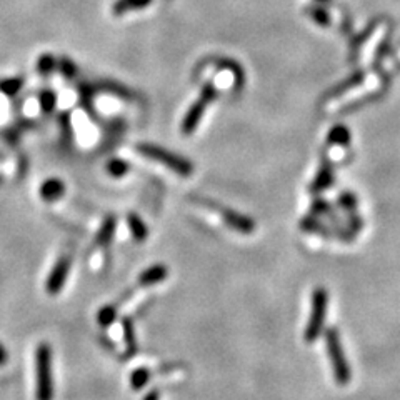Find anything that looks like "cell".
Masks as SVG:
<instances>
[{"mask_svg": "<svg viewBox=\"0 0 400 400\" xmlns=\"http://www.w3.org/2000/svg\"><path fill=\"white\" fill-rule=\"evenodd\" d=\"M300 227H302V231H307V232H312V233H320V235H324V237L331 235L327 228H325L324 225L319 222V220L314 219V217H306V219H302V222H300Z\"/></svg>", "mask_w": 400, "mask_h": 400, "instance_id": "cell-18", "label": "cell"}, {"mask_svg": "<svg viewBox=\"0 0 400 400\" xmlns=\"http://www.w3.org/2000/svg\"><path fill=\"white\" fill-rule=\"evenodd\" d=\"M327 144L328 145H335V147H349L350 144V132L349 128L345 127V125H335V127L332 128L331 133H328V139H327Z\"/></svg>", "mask_w": 400, "mask_h": 400, "instance_id": "cell-12", "label": "cell"}, {"mask_svg": "<svg viewBox=\"0 0 400 400\" xmlns=\"http://www.w3.org/2000/svg\"><path fill=\"white\" fill-rule=\"evenodd\" d=\"M167 275H169V269L164 264H157V265H152L150 269L144 270L139 275V283L140 287H152V285H157V283L164 282L167 278Z\"/></svg>", "mask_w": 400, "mask_h": 400, "instance_id": "cell-8", "label": "cell"}, {"mask_svg": "<svg viewBox=\"0 0 400 400\" xmlns=\"http://www.w3.org/2000/svg\"><path fill=\"white\" fill-rule=\"evenodd\" d=\"M303 12H306V14L310 17V19L314 20L315 24L322 25V27H328V25L332 24L331 15H328V12L325 10L324 7H320V6H307L306 8H303Z\"/></svg>", "mask_w": 400, "mask_h": 400, "instance_id": "cell-15", "label": "cell"}, {"mask_svg": "<svg viewBox=\"0 0 400 400\" xmlns=\"http://www.w3.org/2000/svg\"><path fill=\"white\" fill-rule=\"evenodd\" d=\"M58 62L56 60V57L50 56V53H45L42 56L39 60H37V72L42 75H49L53 69H57Z\"/></svg>", "mask_w": 400, "mask_h": 400, "instance_id": "cell-20", "label": "cell"}, {"mask_svg": "<svg viewBox=\"0 0 400 400\" xmlns=\"http://www.w3.org/2000/svg\"><path fill=\"white\" fill-rule=\"evenodd\" d=\"M150 3H152V0H117L112 7V12L119 17L127 14L128 10H140V8L149 7Z\"/></svg>", "mask_w": 400, "mask_h": 400, "instance_id": "cell-13", "label": "cell"}, {"mask_svg": "<svg viewBox=\"0 0 400 400\" xmlns=\"http://www.w3.org/2000/svg\"><path fill=\"white\" fill-rule=\"evenodd\" d=\"M125 339H127V344H128V353H135V337H133V328L131 322H128V319L125 320Z\"/></svg>", "mask_w": 400, "mask_h": 400, "instance_id": "cell-27", "label": "cell"}, {"mask_svg": "<svg viewBox=\"0 0 400 400\" xmlns=\"http://www.w3.org/2000/svg\"><path fill=\"white\" fill-rule=\"evenodd\" d=\"M325 347H327L328 362H331L333 378L339 385H349L352 381V369L344 352L339 328L332 327L325 332Z\"/></svg>", "mask_w": 400, "mask_h": 400, "instance_id": "cell-1", "label": "cell"}, {"mask_svg": "<svg viewBox=\"0 0 400 400\" xmlns=\"http://www.w3.org/2000/svg\"><path fill=\"white\" fill-rule=\"evenodd\" d=\"M199 97H202L203 100H207L208 103H212V102H215L217 97H219V92H217L214 83L207 82L202 85V90H200Z\"/></svg>", "mask_w": 400, "mask_h": 400, "instance_id": "cell-25", "label": "cell"}, {"mask_svg": "<svg viewBox=\"0 0 400 400\" xmlns=\"http://www.w3.org/2000/svg\"><path fill=\"white\" fill-rule=\"evenodd\" d=\"M22 78H8V81L0 82V90L8 95V97H12V95H15L17 92L22 89Z\"/></svg>", "mask_w": 400, "mask_h": 400, "instance_id": "cell-21", "label": "cell"}, {"mask_svg": "<svg viewBox=\"0 0 400 400\" xmlns=\"http://www.w3.org/2000/svg\"><path fill=\"white\" fill-rule=\"evenodd\" d=\"M202 203L203 206H207L208 208H212V210H217L222 217V220L225 224L228 225V227L232 228V231L239 232V233H244V235H249V233H253L256 232V222H253L252 219L247 215L240 214V212L233 210V208H228V207H222L219 206V203L215 202H208L207 199H202Z\"/></svg>", "mask_w": 400, "mask_h": 400, "instance_id": "cell-5", "label": "cell"}, {"mask_svg": "<svg viewBox=\"0 0 400 400\" xmlns=\"http://www.w3.org/2000/svg\"><path fill=\"white\" fill-rule=\"evenodd\" d=\"M39 102H40L42 110L52 112L53 108H56V103H57V94L50 89H44L39 95Z\"/></svg>", "mask_w": 400, "mask_h": 400, "instance_id": "cell-19", "label": "cell"}, {"mask_svg": "<svg viewBox=\"0 0 400 400\" xmlns=\"http://www.w3.org/2000/svg\"><path fill=\"white\" fill-rule=\"evenodd\" d=\"M332 182H333L332 169H331V165H328L327 162H325V164L322 165V169H320L319 175H317V178L314 181V183H312L310 192H314V194H317V192H322L325 189H328Z\"/></svg>", "mask_w": 400, "mask_h": 400, "instance_id": "cell-14", "label": "cell"}, {"mask_svg": "<svg viewBox=\"0 0 400 400\" xmlns=\"http://www.w3.org/2000/svg\"><path fill=\"white\" fill-rule=\"evenodd\" d=\"M328 210H331V207L322 199H317L312 203V214H328Z\"/></svg>", "mask_w": 400, "mask_h": 400, "instance_id": "cell-28", "label": "cell"}, {"mask_svg": "<svg viewBox=\"0 0 400 400\" xmlns=\"http://www.w3.org/2000/svg\"><path fill=\"white\" fill-rule=\"evenodd\" d=\"M319 3H325V6H332L333 0H317Z\"/></svg>", "mask_w": 400, "mask_h": 400, "instance_id": "cell-30", "label": "cell"}, {"mask_svg": "<svg viewBox=\"0 0 400 400\" xmlns=\"http://www.w3.org/2000/svg\"><path fill=\"white\" fill-rule=\"evenodd\" d=\"M364 78H365L364 72L353 74L352 77L347 78V81L342 83V85H339L335 90L332 92V97H340V95H345V94H347V90L352 89V87H356V85H358V83L364 82Z\"/></svg>", "mask_w": 400, "mask_h": 400, "instance_id": "cell-17", "label": "cell"}, {"mask_svg": "<svg viewBox=\"0 0 400 400\" xmlns=\"http://www.w3.org/2000/svg\"><path fill=\"white\" fill-rule=\"evenodd\" d=\"M40 197L45 200V202H57L58 199L64 197L65 194V183L60 181V178H47L44 183L40 185L39 190Z\"/></svg>", "mask_w": 400, "mask_h": 400, "instance_id": "cell-9", "label": "cell"}, {"mask_svg": "<svg viewBox=\"0 0 400 400\" xmlns=\"http://www.w3.org/2000/svg\"><path fill=\"white\" fill-rule=\"evenodd\" d=\"M52 350L49 344H39L35 350V400H53Z\"/></svg>", "mask_w": 400, "mask_h": 400, "instance_id": "cell-2", "label": "cell"}, {"mask_svg": "<svg viewBox=\"0 0 400 400\" xmlns=\"http://www.w3.org/2000/svg\"><path fill=\"white\" fill-rule=\"evenodd\" d=\"M57 69L60 70L62 75H64V77H67V78H72L74 75L77 74V67H75L74 62L67 57H62L60 60H58Z\"/></svg>", "mask_w": 400, "mask_h": 400, "instance_id": "cell-22", "label": "cell"}, {"mask_svg": "<svg viewBox=\"0 0 400 400\" xmlns=\"http://www.w3.org/2000/svg\"><path fill=\"white\" fill-rule=\"evenodd\" d=\"M6 360V352H3V349L0 347V362H3Z\"/></svg>", "mask_w": 400, "mask_h": 400, "instance_id": "cell-31", "label": "cell"}, {"mask_svg": "<svg viewBox=\"0 0 400 400\" xmlns=\"http://www.w3.org/2000/svg\"><path fill=\"white\" fill-rule=\"evenodd\" d=\"M127 225H128V228H131V233L133 235V239H135L137 242L147 240L149 227L145 225L144 220H142L140 217L135 214V212H131V214L127 215Z\"/></svg>", "mask_w": 400, "mask_h": 400, "instance_id": "cell-11", "label": "cell"}, {"mask_svg": "<svg viewBox=\"0 0 400 400\" xmlns=\"http://www.w3.org/2000/svg\"><path fill=\"white\" fill-rule=\"evenodd\" d=\"M207 106H208L207 100L199 97L189 107V110L185 112V115H183L182 124H181V131H182L183 135H192V133H194L195 128L199 127V124H200V120H202L203 114H206Z\"/></svg>", "mask_w": 400, "mask_h": 400, "instance_id": "cell-7", "label": "cell"}, {"mask_svg": "<svg viewBox=\"0 0 400 400\" xmlns=\"http://www.w3.org/2000/svg\"><path fill=\"white\" fill-rule=\"evenodd\" d=\"M327 307H328V294L324 287H317L312 294V308L308 315V322L303 331V340L307 344H314L319 339L320 333L324 332L325 319H327Z\"/></svg>", "mask_w": 400, "mask_h": 400, "instance_id": "cell-4", "label": "cell"}, {"mask_svg": "<svg viewBox=\"0 0 400 400\" xmlns=\"http://www.w3.org/2000/svg\"><path fill=\"white\" fill-rule=\"evenodd\" d=\"M135 150L140 153V156L165 165L167 169L174 170V172L182 175V177H190L192 172H194V165H192V162L189 160V158L178 156V153H175V152H170V150L160 147V145L139 144L135 147Z\"/></svg>", "mask_w": 400, "mask_h": 400, "instance_id": "cell-3", "label": "cell"}, {"mask_svg": "<svg viewBox=\"0 0 400 400\" xmlns=\"http://www.w3.org/2000/svg\"><path fill=\"white\" fill-rule=\"evenodd\" d=\"M149 378H150V372L147 369L135 370V372H133V375H132V387L135 390H139L145 385V383H147Z\"/></svg>", "mask_w": 400, "mask_h": 400, "instance_id": "cell-24", "label": "cell"}, {"mask_svg": "<svg viewBox=\"0 0 400 400\" xmlns=\"http://www.w3.org/2000/svg\"><path fill=\"white\" fill-rule=\"evenodd\" d=\"M339 203L345 208V210L353 212L357 207V199H356V195L350 194V192H342V194L339 195Z\"/></svg>", "mask_w": 400, "mask_h": 400, "instance_id": "cell-26", "label": "cell"}, {"mask_svg": "<svg viewBox=\"0 0 400 400\" xmlns=\"http://www.w3.org/2000/svg\"><path fill=\"white\" fill-rule=\"evenodd\" d=\"M157 399H158V392L157 390L150 392L147 397H145V400H157Z\"/></svg>", "mask_w": 400, "mask_h": 400, "instance_id": "cell-29", "label": "cell"}, {"mask_svg": "<svg viewBox=\"0 0 400 400\" xmlns=\"http://www.w3.org/2000/svg\"><path fill=\"white\" fill-rule=\"evenodd\" d=\"M115 227H117L115 217L114 215L106 217V220H103L102 225H100L97 237H95V245H97V247H107V245L112 242V239H114Z\"/></svg>", "mask_w": 400, "mask_h": 400, "instance_id": "cell-10", "label": "cell"}, {"mask_svg": "<svg viewBox=\"0 0 400 400\" xmlns=\"http://www.w3.org/2000/svg\"><path fill=\"white\" fill-rule=\"evenodd\" d=\"M115 315H117L115 307H112V306L103 307L102 310L99 312V324L102 325V327H108V325L115 320Z\"/></svg>", "mask_w": 400, "mask_h": 400, "instance_id": "cell-23", "label": "cell"}, {"mask_svg": "<svg viewBox=\"0 0 400 400\" xmlns=\"http://www.w3.org/2000/svg\"><path fill=\"white\" fill-rule=\"evenodd\" d=\"M106 170H107V174L110 175V177L120 178V177H125V175L128 174V170H131V165H128V162H125L124 158H110V160H108L106 164Z\"/></svg>", "mask_w": 400, "mask_h": 400, "instance_id": "cell-16", "label": "cell"}, {"mask_svg": "<svg viewBox=\"0 0 400 400\" xmlns=\"http://www.w3.org/2000/svg\"><path fill=\"white\" fill-rule=\"evenodd\" d=\"M70 267H72V257L70 256H62L56 262V265L50 270L47 277V283H45V289H47L49 295H57L62 290L70 274Z\"/></svg>", "mask_w": 400, "mask_h": 400, "instance_id": "cell-6", "label": "cell"}]
</instances>
